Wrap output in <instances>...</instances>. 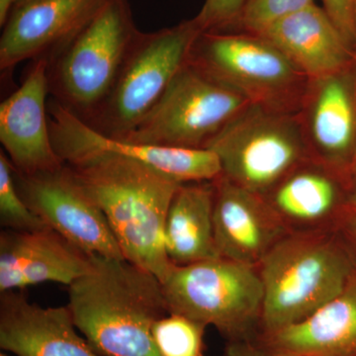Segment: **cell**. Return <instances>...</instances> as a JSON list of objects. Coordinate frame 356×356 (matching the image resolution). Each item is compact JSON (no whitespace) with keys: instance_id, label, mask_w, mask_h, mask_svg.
<instances>
[{"instance_id":"44dd1931","label":"cell","mask_w":356,"mask_h":356,"mask_svg":"<svg viewBox=\"0 0 356 356\" xmlns=\"http://www.w3.org/2000/svg\"><path fill=\"white\" fill-rule=\"evenodd\" d=\"M214 181L189 182L175 192L165 224L166 254L182 266L220 257L214 234Z\"/></svg>"},{"instance_id":"7a4b0ae2","label":"cell","mask_w":356,"mask_h":356,"mask_svg":"<svg viewBox=\"0 0 356 356\" xmlns=\"http://www.w3.org/2000/svg\"><path fill=\"white\" fill-rule=\"evenodd\" d=\"M76 329L102 356H161L153 327L168 314L163 283L125 259L93 255L92 267L69 286Z\"/></svg>"},{"instance_id":"277c9868","label":"cell","mask_w":356,"mask_h":356,"mask_svg":"<svg viewBox=\"0 0 356 356\" xmlns=\"http://www.w3.org/2000/svg\"><path fill=\"white\" fill-rule=\"evenodd\" d=\"M139 30L128 0H108L48 58L50 95L89 122L108 97Z\"/></svg>"},{"instance_id":"8fae6325","label":"cell","mask_w":356,"mask_h":356,"mask_svg":"<svg viewBox=\"0 0 356 356\" xmlns=\"http://www.w3.org/2000/svg\"><path fill=\"white\" fill-rule=\"evenodd\" d=\"M51 142L65 163L81 154L108 153L135 159L179 184L214 181L221 177L219 159L207 149L159 147L98 132L55 99L48 102Z\"/></svg>"},{"instance_id":"8992f818","label":"cell","mask_w":356,"mask_h":356,"mask_svg":"<svg viewBox=\"0 0 356 356\" xmlns=\"http://www.w3.org/2000/svg\"><path fill=\"white\" fill-rule=\"evenodd\" d=\"M163 283L168 313L212 325L229 341H250L261 323L264 285L257 266L218 257L173 266Z\"/></svg>"},{"instance_id":"7c38bea8","label":"cell","mask_w":356,"mask_h":356,"mask_svg":"<svg viewBox=\"0 0 356 356\" xmlns=\"http://www.w3.org/2000/svg\"><path fill=\"white\" fill-rule=\"evenodd\" d=\"M48 58L35 60L20 88L0 104V142L20 175L64 165L51 142L48 102Z\"/></svg>"},{"instance_id":"d4e9b609","label":"cell","mask_w":356,"mask_h":356,"mask_svg":"<svg viewBox=\"0 0 356 356\" xmlns=\"http://www.w3.org/2000/svg\"><path fill=\"white\" fill-rule=\"evenodd\" d=\"M247 0H205L194 17L202 33L227 32L235 27Z\"/></svg>"},{"instance_id":"9a60e30c","label":"cell","mask_w":356,"mask_h":356,"mask_svg":"<svg viewBox=\"0 0 356 356\" xmlns=\"http://www.w3.org/2000/svg\"><path fill=\"white\" fill-rule=\"evenodd\" d=\"M346 177L308 159L262 196L288 233L339 229L351 214Z\"/></svg>"},{"instance_id":"30bf717a","label":"cell","mask_w":356,"mask_h":356,"mask_svg":"<svg viewBox=\"0 0 356 356\" xmlns=\"http://www.w3.org/2000/svg\"><path fill=\"white\" fill-rule=\"evenodd\" d=\"M14 177L26 204L49 228L86 254L124 259L106 217L65 163L35 175L14 172Z\"/></svg>"},{"instance_id":"cb8c5ba5","label":"cell","mask_w":356,"mask_h":356,"mask_svg":"<svg viewBox=\"0 0 356 356\" xmlns=\"http://www.w3.org/2000/svg\"><path fill=\"white\" fill-rule=\"evenodd\" d=\"M313 4L314 0H247L235 26L259 35L277 21Z\"/></svg>"},{"instance_id":"4316f807","label":"cell","mask_w":356,"mask_h":356,"mask_svg":"<svg viewBox=\"0 0 356 356\" xmlns=\"http://www.w3.org/2000/svg\"><path fill=\"white\" fill-rule=\"evenodd\" d=\"M227 356H276L250 341H231L227 346Z\"/></svg>"},{"instance_id":"9c48e42d","label":"cell","mask_w":356,"mask_h":356,"mask_svg":"<svg viewBox=\"0 0 356 356\" xmlns=\"http://www.w3.org/2000/svg\"><path fill=\"white\" fill-rule=\"evenodd\" d=\"M250 103L188 60L124 140L152 146L205 149Z\"/></svg>"},{"instance_id":"7402d4cb","label":"cell","mask_w":356,"mask_h":356,"mask_svg":"<svg viewBox=\"0 0 356 356\" xmlns=\"http://www.w3.org/2000/svg\"><path fill=\"white\" fill-rule=\"evenodd\" d=\"M206 325L178 314L168 313L153 327V337L161 356H204Z\"/></svg>"},{"instance_id":"603a6c76","label":"cell","mask_w":356,"mask_h":356,"mask_svg":"<svg viewBox=\"0 0 356 356\" xmlns=\"http://www.w3.org/2000/svg\"><path fill=\"white\" fill-rule=\"evenodd\" d=\"M0 220L7 229L13 231L48 228L21 196L13 166L3 151L0 152Z\"/></svg>"},{"instance_id":"d6986e66","label":"cell","mask_w":356,"mask_h":356,"mask_svg":"<svg viewBox=\"0 0 356 356\" xmlns=\"http://www.w3.org/2000/svg\"><path fill=\"white\" fill-rule=\"evenodd\" d=\"M259 346L276 356H356V274L310 317L261 334Z\"/></svg>"},{"instance_id":"ffe728a7","label":"cell","mask_w":356,"mask_h":356,"mask_svg":"<svg viewBox=\"0 0 356 356\" xmlns=\"http://www.w3.org/2000/svg\"><path fill=\"white\" fill-rule=\"evenodd\" d=\"M309 79L348 67L351 48L324 8L313 4L269 26L261 34Z\"/></svg>"},{"instance_id":"5bb4252c","label":"cell","mask_w":356,"mask_h":356,"mask_svg":"<svg viewBox=\"0 0 356 356\" xmlns=\"http://www.w3.org/2000/svg\"><path fill=\"white\" fill-rule=\"evenodd\" d=\"M346 69L310 79L299 113L312 161L344 177L356 156V102Z\"/></svg>"},{"instance_id":"5b68a950","label":"cell","mask_w":356,"mask_h":356,"mask_svg":"<svg viewBox=\"0 0 356 356\" xmlns=\"http://www.w3.org/2000/svg\"><path fill=\"white\" fill-rule=\"evenodd\" d=\"M222 177L264 196L310 159L299 113L247 105L206 145Z\"/></svg>"},{"instance_id":"4fadbf2b","label":"cell","mask_w":356,"mask_h":356,"mask_svg":"<svg viewBox=\"0 0 356 356\" xmlns=\"http://www.w3.org/2000/svg\"><path fill=\"white\" fill-rule=\"evenodd\" d=\"M108 0H18L0 38V67L49 58L92 19Z\"/></svg>"},{"instance_id":"83f0119b","label":"cell","mask_w":356,"mask_h":356,"mask_svg":"<svg viewBox=\"0 0 356 356\" xmlns=\"http://www.w3.org/2000/svg\"><path fill=\"white\" fill-rule=\"evenodd\" d=\"M339 232L348 243L356 261V212H351L350 216L346 218V221L339 228Z\"/></svg>"},{"instance_id":"f546056e","label":"cell","mask_w":356,"mask_h":356,"mask_svg":"<svg viewBox=\"0 0 356 356\" xmlns=\"http://www.w3.org/2000/svg\"><path fill=\"white\" fill-rule=\"evenodd\" d=\"M353 20H355V29L356 36V0H355V7H353Z\"/></svg>"},{"instance_id":"ac0fdd59","label":"cell","mask_w":356,"mask_h":356,"mask_svg":"<svg viewBox=\"0 0 356 356\" xmlns=\"http://www.w3.org/2000/svg\"><path fill=\"white\" fill-rule=\"evenodd\" d=\"M0 348L15 356H102L76 329L67 307H42L17 291L0 297Z\"/></svg>"},{"instance_id":"3957f363","label":"cell","mask_w":356,"mask_h":356,"mask_svg":"<svg viewBox=\"0 0 356 356\" xmlns=\"http://www.w3.org/2000/svg\"><path fill=\"white\" fill-rule=\"evenodd\" d=\"M264 285L261 334L310 317L343 291L356 261L339 229L288 233L257 266Z\"/></svg>"},{"instance_id":"6da1fadb","label":"cell","mask_w":356,"mask_h":356,"mask_svg":"<svg viewBox=\"0 0 356 356\" xmlns=\"http://www.w3.org/2000/svg\"><path fill=\"white\" fill-rule=\"evenodd\" d=\"M64 163L99 206L124 259L163 282L175 266L165 248L166 214L184 184L119 154H81Z\"/></svg>"},{"instance_id":"4dcf8cb0","label":"cell","mask_w":356,"mask_h":356,"mask_svg":"<svg viewBox=\"0 0 356 356\" xmlns=\"http://www.w3.org/2000/svg\"><path fill=\"white\" fill-rule=\"evenodd\" d=\"M0 356H9V355H7L6 353H0Z\"/></svg>"},{"instance_id":"52a82bcc","label":"cell","mask_w":356,"mask_h":356,"mask_svg":"<svg viewBox=\"0 0 356 356\" xmlns=\"http://www.w3.org/2000/svg\"><path fill=\"white\" fill-rule=\"evenodd\" d=\"M189 60L252 104L295 113L308 79L266 39L250 33H201Z\"/></svg>"},{"instance_id":"e0dca14e","label":"cell","mask_w":356,"mask_h":356,"mask_svg":"<svg viewBox=\"0 0 356 356\" xmlns=\"http://www.w3.org/2000/svg\"><path fill=\"white\" fill-rule=\"evenodd\" d=\"M214 185L218 254L222 259L259 266L269 250L287 235V229L262 196L222 175Z\"/></svg>"},{"instance_id":"1f68e13d","label":"cell","mask_w":356,"mask_h":356,"mask_svg":"<svg viewBox=\"0 0 356 356\" xmlns=\"http://www.w3.org/2000/svg\"><path fill=\"white\" fill-rule=\"evenodd\" d=\"M17 1H18V0H16V2H17Z\"/></svg>"},{"instance_id":"f1b7e54d","label":"cell","mask_w":356,"mask_h":356,"mask_svg":"<svg viewBox=\"0 0 356 356\" xmlns=\"http://www.w3.org/2000/svg\"><path fill=\"white\" fill-rule=\"evenodd\" d=\"M350 206L351 212H356V156L350 170Z\"/></svg>"},{"instance_id":"ba28073f","label":"cell","mask_w":356,"mask_h":356,"mask_svg":"<svg viewBox=\"0 0 356 356\" xmlns=\"http://www.w3.org/2000/svg\"><path fill=\"white\" fill-rule=\"evenodd\" d=\"M201 33L194 19L140 32L108 97L86 123L110 137H127L188 62Z\"/></svg>"},{"instance_id":"2e32d148","label":"cell","mask_w":356,"mask_h":356,"mask_svg":"<svg viewBox=\"0 0 356 356\" xmlns=\"http://www.w3.org/2000/svg\"><path fill=\"white\" fill-rule=\"evenodd\" d=\"M86 254L51 228L6 229L0 235V292L41 283L72 285L92 267Z\"/></svg>"},{"instance_id":"484cf974","label":"cell","mask_w":356,"mask_h":356,"mask_svg":"<svg viewBox=\"0 0 356 356\" xmlns=\"http://www.w3.org/2000/svg\"><path fill=\"white\" fill-rule=\"evenodd\" d=\"M325 13L350 48L356 44L353 7L355 0H323Z\"/></svg>"}]
</instances>
